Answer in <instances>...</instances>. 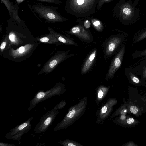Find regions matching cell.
Returning a JSON list of instances; mask_svg holds the SVG:
<instances>
[{
    "instance_id": "11",
    "label": "cell",
    "mask_w": 146,
    "mask_h": 146,
    "mask_svg": "<svg viewBox=\"0 0 146 146\" xmlns=\"http://www.w3.org/2000/svg\"><path fill=\"white\" fill-rule=\"evenodd\" d=\"M51 28L49 29L51 33L55 36L58 40L64 43L71 45L77 46V44L72 40L54 32Z\"/></svg>"
},
{
    "instance_id": "4",
    "label": "cell",
    "mask_w": 146,
    "mask_h": 146,
    "mask_svg": "<svg viewBox=\"0 0 146 146\" xmlns=\"http://www.w3.org/2000/svg\"><path fill=\"white\" fill-rule=\"evenodd\" d=\"M55 107L48 112L40 118L34 129L36 133L44 132L53 122L58 111Z\"/></svg>"
},
{
    "instance_id": "22",
    "label": "cell",
    "mask_w": 146,
    "mask_h": 146,
    "mask_svg": "<svg viewBox=\"0 0 146 146\" xmlns=\"http://www.w3.org/2000/svg\"><path fill=\"white\" fill-rule=\"evenodd\" d=\"M25 48L23 47H21L19 49V52L20 53H22L24 52L25 50Z\"/></svg>"
},
{
    "instance_id": "19",
    "label": "cell",
    "mask_w": 146,
    "mask_h": 146,
    "mask_svg": "<svg viewBox=\"0 0 146 146\" xmlns=\"http://www.w3.org/2000/svg\"><path fill=\"white\" fill-rule=\"evenodd\" d=\"M123 12L126 15H129L131 13L130 10L127 8H125L123 9Z\"/></svg>"
},
{
    "instance_id": "8",
    "label": "cell",
    "mask_w": 146,
    "mask_h": 146,
    "mask_svg": "<svg viewBox=\"0 0 146 146\" xmlns=\"http://www.w3.org/2000/svg\"><path fill=\"white\" fill-rule=\"evenodd\" d=\"M121 41V39L118 37H114L110 38L106 46L105 53L107 56L110 55L114 52Z\"/></svg>"
},
{
    "instance_id": "3",
    "label": "cell",
    "mask_w": 146,
    "mask_h": 146,
    "mask_svg": "<svg viewBox=\"0 0 146 146\" xmlns=\"http://www.w3.org/2000/svg\"><path fill=\"white\" fill-rule=\"evenodd\" d=\"M34 119L31 117L26 121L9 130L5 138L6 139L19 140L22 135L27 132L31 129V121Z\"/></svg>"
},
{
    "instance_id": "14",
    "label": "cell",
    "mask_w": 146,
    "mask_h": 146,
    "mask_svg": "<svg viewBox=\"0 0 146 146\" xmlns=\"http://www.w3.org/2000/svg\"><path fill=\"white\" fill-rule=\"evenodd\" d=\"M110 0H99L97 4V9H99L104 3L108 2Z\"/></svg>"
},
{
    "instance_id": "16",
    "label": "cell",
    "mask_w": 146,
    "mask_h": 146,
    "mask_svg": "<svg viewBox=\"0 0 146 146\" xmlns=\"http://www.w3.org/2000/svg\"><path fill=\"white\" fill-rule=\"evenodd\" d=\"M131 112L134 114H136L138 111L137 108L135 106H132L130 108Z\"/></svg>"
},
{
    "instance_id": "25",
    "label": "cell",
    "mask_w": 146,
    "mask_h": 146,
    "mask_svg": "<svg viewBox=\"0 0 146 146\" xmlns=\"http://www.w3.org/2000/svg\"><path fill=\"white\" fill-rule=\"evenodd\" d=\"M103 93L102 91H100L99 92L98 94V97L100 98H101L102 97Z\"/></svg>"
},
{
    "instance_id": "2",
    "label": "cell",
    "mask_w": 146,
    "mask_h": 146,
    "mask_svg": "<svg viewBox=\"0 0 146 146\" xmlns=\"http://www.w3.org/2000/svg\"><path fill=\"white\" fill-rule=\"evenodd\" d=\"M32 8L40 17L48 23L60 22L67 20L62 16L56 11L58 8L53 6L42 4L32 5Z\"/></svg>"
},
{
    "instance_id": "6",
    "label": "cell",
    "mask_w": 146,
    "mask_h": 146,
    "mask_svg": "<svg viewBox=\"0 0 146 146\" xmlns=\"http://www.w3.org/2000/svg\"><path fill=\"white\" fill-rule=\"evenodd\" d=\"M125 50V47H123L112 61L106 75L107 77L109 78L113 77L116 71L120 66L124 54Z\"/></svg>"
},
{
    "instance_id": "5",
    "label": "cell",
    "mask_w": 146,
    "mask_h": 146,
    "mask_svg": "<svg viewBox=\"0 0 146 146\" xmlns=\"http://www.w3.org/2000/svg\"><path fill=\"white\" fill-rule=\"evenodd\" d=\"M57 88H53L45 92L42 91L38 92L30 102L28 110H31L40 102L57 94Z\"/></svg>"
},
{
    "instance_id": "10",
    "label": "cell",
    "mask_w": 146,
    "mask_h": 146,
    "mask_svg": "<svg viewBox=\"0 0 146 146\" xmlns=\"http://www.w3.org/2000/svg\"><path fill=\"white\" fill-rule=\"evenodd\" d=\"M97 53V50H95L92 52L85 62L81 71V73L83 74L88 71L91 66L95 59Z\"/></svg>"
},
{
    "instance_id": "28",
    "label": "cell",
    "mask_w": 146,
    "mask_h": 146,
    "mask_svg": "<svg viewBox=\"0 0 146 146\" xmlns=\"http://www.w3.org/2000/svg\"><path fill=\"white\" fill-rule=\"evenodd\" d=\"M68 146H75L76 145H74V144H73L72 143H69L68 144Z\"/></svg>"
},
{
    "instance_id": "24",
    "label": "cell",
    "mask_w": 146,
    "mask_h": 146,
    "mask_svg": "<svg viewBox=\"0 0 146 146\" xmlns=\"http://www.w3.org/2000/svg\"><path fill=\"white\" fill-rule=\"evenodd\" d=\"M9 39L11 41H13L14 40V35L13 34L9 36Z\"/></svg>"
},
{
    "instance_id": "17",
    "label": "cell",
    "mask_w": 146,
    "mask_h": 146,
    "mask_svg": "<svg viewBox=\"0 0 146 146\" xmlns=\"http://www.w3.org/2000/svg\"><path fill=\"white\" fill-rule=\"evenodd\" d=\"M75 111L74 110L70 111L67 115V117L70 118H72L74 116V115L75 114Z\"/></svg>"
},
{
    "instance_id": "15",
    "label": "cell",
    "mask_w": 146,
    "mask_h": 146,
    "mask_svg": "<svg viewBox=\"0 0 146 146\" xmlns=\"http://www.w3.org/2000/svg\"><path fill=\"white\" fill-rule=\"evenodd\" d=\"M130 77L133 81L135 83H138L139 82V80L138 78L135 77L131 73H130Z\"/></svg>"
},
{
    "instance_id": "20",
    "label": "cell",
    "mask_w": 146,
    "mask_h": 146,
    "mask_svg": "<svg viewBox=\"0 0 146 146\" xmlns=\"http://www.w3.org/2000/svg\"><path fill=\"white\" fill-rule=\"evenodd\" d=\"M134 119L133 118H129L127 121V123L128 124H131L134 122Z\"/></svg>"
},
{
    "instance_id": "18",
    "label": "cell",
    "mask_w": 146,
    "mask_h": 146,
    "mask_svg": "<svg viewBox=\"0 0 146 146\" xmlns=\"http://www.w3.org/2000/svg\"><path fill=\"white\" fill-rule=\"evenodd\" d=\"M90 22L88 20L85 21L84 23V25L86 29H88L90 27Z\"/></svg>"
},
{
    "instance_id": "12",
    "label": "cell",
    "mask_w": 146,
    "mask_h": 146,
    "mask_svg": "<svg viewBox=\"0 0 146 146\" xmlns=\"http://www.w3.org/2000/svg\"><path fill=\"white\" fill-rule=\"evenodd\" d=\"M91 22L95 28L99 32L101 31L103 29V26L102 23L99 20L92 19Z\"/></svg>"
},
{
    "instance_id": "23",
    "label": "cell",
    "mask_w": 146,
    "mask_h": 146,
    "mask_svg": "<svg viewBox=\"0 0 146 146\" xmlns=\"http://www.w3.org/2000/svg\"><path fill=\"white\" fill-rule=\"evenodd\" d=\"M107 110V107L106 106H104L101 109V112L102 113H105L106 112Z\"/></svg>"
},
{
    "instance_id": "7",
    "label": "cell",
    "mask_w": 146,
    "mask_h": 146,
    "mask_svg": "<svg viewBox=\"0 0 146 146\" xmlns=\"http://www.w3.org/2000/svg\"><path fill=\"white\" fill-rule=\"evenodd\" d=\"M69 33L75 35L85 41H89L91 40L89 33L81 25H78L73 27L69 31Z\"/></svg>"
},
{
    "instance_id": "21",
    "label": "cell",
    "mask_w": 146,
    "mask_h": 146,
    "mask_svg": "<svg viewBox=\"0 0 146 146\" xmlns=\"http://www.w3.org/2000/svg\"><path fill=\"white\" fill-rule=\"evenodd\" d=\"M6 43L5 42H2L0 46V49L1 50H3L5 47L6 45Z\"/></svg>"
},
{
    "instance_id": "1",
    "label": "cell",
    "mask_w": 146,
    "mask_h": 146,
    "mask_svg": "<svg viewBox=\"0 0 146 146\" xmlns=\"http://www.w3.org/2000/svg\"><path fill=\"white\" fill-rule=\"evenodd\" d=\"M99 0H66L65 9L76 16H88L94 13Z\"/></svg>"
},
{
    "instance_id": "27",
    "label": "cell",
    "mask_w": 146,
    "mask_h": 146,
    "mask_svg": "<svg viewBox=\"0 0 146 146\" xmlns=\"http://www.w3.org/2000/svg\"><path fill=\"white\" fill-rule=\"evenodd\" d=\"M143 75L144 77H146V69H145L143 71Z\"/></svg>"
},
{
    "instance_id": "13",
    "label": "cell",
    "mask_w": 146,
    "mask_h": 146,
    "mask_svg": "<svg viewBox=\"0 0 146 146\" xmlns=\"http://www.w3.org/2000/svg\"><path fill=\"white\" fill-rule=\"evenodd\" d=\"M52 4H59L61 3L59 0H36Z\"/></svg>"
},
{
    "instance_id": "26",
    "label": "cell",
    "mask_w": 146,
    "mask_h": 146,
    "mask_svg": "<svg viewBox=\"0 0 146 146\" xmlns=\"http://www.w3.org/2000/svg\"><path fill=\"white\" fill-rule=\"evenodd\" d=\"M146 55V50L142 52L141 53V56Z\"/></svg>"
},
{
    "instance_id": "9",
    "label": "cell",
    "mask_w": 146,
    "mask_h": 146,
    "mask_svg": "<svg viewBox=\"0 0 146 146\" xmlns=\"http://www.w3.org/2000/svg\"><path fill=\"white\" fill-rule=\"evenodd\" d=\"M7 9L10 16L13 18L19 17L18 15V7L17 5H14L9 0H1Z\"/></svg>"
}]
</instances>
